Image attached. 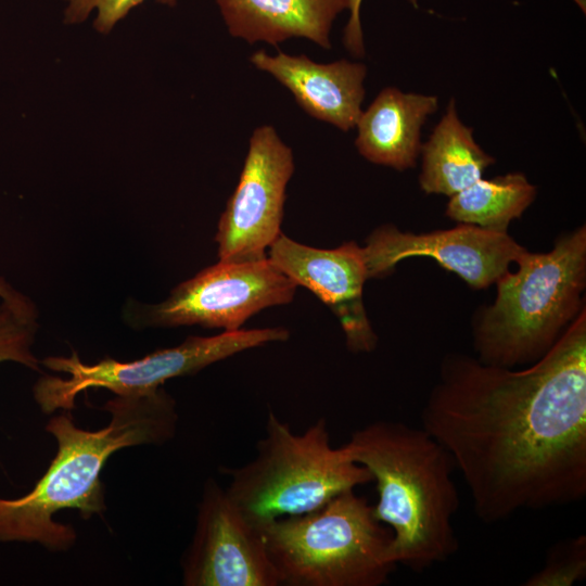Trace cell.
<instances>
[{
	"label": "cell",
	"mask_w": 586,
	"mask_h": 586,
	"mask_svg": "<svg viewBox=\"0 0 586 586\" xmlns=\"http://www.w3.org/2000/svg\"><path fill=\"white\" fill-rule=\"evenodd\" d=\"M421 423L450 455L484 523L584 499L585 308L525 369L447 356Z\"/></svg>",
	"instance_id": "1"
},
{
	"label": "cell",
	"mask_w": 586,
	"mask_h": 586,
	"mask_svg": "<svg viewBox=\"0 0 586 586\" xmlns=\"http://www.w3.org/2000/svg\"><path fill=\"white\" fill-rule=\"evenodd\" d=\"M417 7V0H409ZM362 0H348L349 18L344 28V46L355 56L365 54L364 35L360 24V7Z\"/></svg>",
	"instance_id": "21"
},
{
	"label": "cell",
	"mask_w": 586,
	"mask_h": 586,
	"mask_svg": "<svg viewBox=\"0 0 586 586\" xmlns=\"http://www.w3.org/2000/svg\"><path fill=\"white\" fill-rule=\"evenodd\" d=\"M297 284L268 257L218 262L174 288L158 304L128 302L124 318L135 329L200 326L235 331L260 310L289 304Z\"/></svg>",
	"instance_id": "8"
},
{
	"label": "cell",
	"mask_w": 586,
	"mask_h": 586,
	"mask_svg": "<svg viewBox=\"0 0 586 586\" xmlns=\"http://www.w3.org/2000/svg\"><path fill=\"white\" fill-rule=\"evenodd\" d=\"M229 33L272 46L303 37L330 49L331 26L348 0H216Z\"/></svg>",
	"instance_id": "15"
},
{
	"label": "cell",
	"mask_w": 586,
	"mask_h": 586,
	"mask_svg": "<svg viewBox=\"0 0 586 586\" xmlns=\"http://www.w3.org/2000/svg\"><path fill=\"white\" fill-rule=\"evenodd\" d=\"M267 257L297 285L313 292L337 317L353 353H370L378 342L364 306L362 289L368 280L362 249L345 242L335 249L301 244L280 233Z\"/></svg>",
	"instance_id": "12"
},
{
	"label": "cell",
	"mask_w": 586,
	"mask_h": 586,
	"mask_svg": "<svg viewBox=\"0 0 586 586\" xmlns=\"http://www.w3.org/2000/svg\"><path fill=\"white\" fill-rule=\"evenodd\" d=\"M37 324L34 303L20 292L0 304V364L14 361L41 372L40 361L33 353Z\"/></svg>",
	"instance_id": "18"
},
{
	"label": "cell",
	"mask_w": 586,
	"mask_h": 586,
	"mask_svg": "<svg viewBox=\"0 0 586 586\" xmlns=\"http://www.w3.org/2000/svg\"><path fill=\"white\" fill-rule=\"evenodd\" d=\"M224 472L230 477L229 497L258 528L279 518L310 512L345 491L372 482L369 471L353 461L343 446L331 445L324 418L295 433L271 411L254 458Z\"/></svg>",
	"instance_id": "6"
},
{
	"label": "cell",
	"mask_w": 586,
	"mask_h": 586,
	"mask_svg": "<svg viewBox=\"0 0 586 586\" xmlns=\"http://www.w3.org/2000/svg\"><path fill=\"white\" fill-rule=\"evenodd\" d=\"M342 446L375 482L373 514L393 533L397 564L421 573L456 553V467L436 440L421 426L381 420L356 430Z\"/></svg>",
	"instance_id": "3"
},
{
	"label": "cell",
	"mask_w": 586,
	"mask_h": 586,
	"mask_svg": "<svg viewBox=\"0 0 586 586\" xmlns=\"http://www.w3.org/2000/svg\"><path fill=\"white\" fill-rule=\"evenodd\" d=\"M421 154V189L425 193L449 198L480 180L483 171L495 163V158L475 142L473 129L458 117L454 99L426 143L422 144Z\"/></svg>",
	"instance_id": "16"
},
{
	"label": "cell",
	"mask_w": 586,
	"mask_h": 586,
	"mask_svg": "<svg viewBox=\"0 0 586 586\" xmlns=\"http://www.w3.org/2000/svg\"><path fill=\"white\" fill-rule=\"evenodd\" d=\"M64 23H84L90 13L95 12L94 28L109 34L114 26L133 8L145 0H64ZM163 4L174 5L177 0H156Z\"/></svg>",
	"instance_id": "20"
},
{
	"label": "cell",
	"mask_w": 586,
	"mask_h": 586,
	"mask_svg": "<svg viewBox=\"0 0 586 586\" xmlns=\"http://www.w3.org/2000/svg\"><path fill=\"white\" fill-rule=\"evenodd\" d=\"M361 249L368 279L387 276L405 258L425 256L476 289L495 283L525 250L507 232L470 224L417 234L384 225L368 237Z\"/></svg>",
	"instance_id": "11"
},
{
	"label": "cell",
	"mask_w": 586,
	"mask_h": 586,
	"mask_svg": "<svg viewBox=\"0 0 586 586\" xmlns=\"http://www.w3.org/2000/svg\"><path fill=\"white\" fill-rule=\"evenodd\" d=\"M586 576V536L559 542L546 557L544 565L532 574L524 586H572Z\"/></svg>",
	"instance_id": "19"
},
{
	"label": "cell",
	"mask_w": 586,
	"mask_h": 586,
	"mask_svg": "<svg viewBox=\"0 0 586 586\" xmlns=\"http://www.w3.org/2000/svg\"><path fill=\"white\" fill-rule=\"evenodd\" d=\"M535 196V186L521 173L481 178L450 196L446 215L460 224L507 232L510 221L519 218Z\"/></svg>",
	"instance_id": "17"
},
{
	"label": "cell",
	"mask_w": 586,
	"mask_h": 586,
	"mask_svg": "<svg viewBox=\"0 0 586 586\" xmlns=\"http://www.w3.org/2000/svg\"><path fill=\"white\" fill-rule=\"evenodd\" d=\"M111 415L98 431L79 429L69 411L49 420L46 430L58 450L48 470L26 495L0 498V543H38L51 551L75 545L73 526L55 522L53 514L77 510L88 520L105 510L101 471L117 450L139 445H162L176 433V403L163 388L141 396H116L100 408Z\"/></svg>",
	"instance_id": "2"
},
{
	"label": "cell",
	"mask_w": 586,
	"mask_h": 586,
	"mask_svg": "<svg viewBox=\"0 0 586 586\" xmlns=\"http://www.w3.org/2000/svg\"><path fill=\"white\" fill-rule=\"evenodd\" d=\"M250 61L288 88L310 116L343 131L356 127L365 98V64L347 60L317 63L304 54L279 51L270 55L263 50L254 52Z\"/></svg>",
	"instance_id": "13"
},
{
	"label": "cell",
	"mask_w": 586,
	"mask_h": 586,
	"mask_svg": "<svg viewBox=\"0 0 586 586\" xmlns=\"http://www.w3.org/2000/svg\"><path fill=\"white\" fill-rule=\"evenodd\" d=\"M259 531L279 585L382 586L398 565L392 531L354 489Z\"/></svg>",
	"instance_id": "5"
},
{
	"label": "cell",
	"mask_w": 586,
	"mask_h": 586,
	"mask_svg": "<svg viewBox=\"0 0 586 586\" xmlns=\"http://www.w3.org/2000/svg\"><path fill=\"white\" fill-rule=\"evenodd\" d=\"M17 291H15L2 277H0V297L1 300L9 298L13 296Z\"/></svg>",
	"instance_id": "22"
},
{
	"label": "cell",
	"mask_w": 586,
	"mask_h": 586,
	"mask_svg": "<svg viewBox=\"0 0 586 586\" xmlns=\"http://www.w3.org/2000/svg\"><path fill=\"white\" fill-rule=\"evenodd\" d=\"M518 270L495 283L497 296L474 329L483 364L514 368L540 359L582 310L586 281L585 226L558 239L551 251L524 250Z\"/></svg>",
	"instance_id": "4"
},
{
	"label": "cell",
	"mask_w": 586,
	"mask_h": 586,
	"mask_svg": "<svg viewBox=\"0 0 586 586\" xmlns=\"http://www.w3.org/2000/svg\"><path fill=\"white\" fill-rule=\"evenodd\" d=\"M283 327L224 331L214 336H188L181 344L158 349L141 359L118 361L105 357L97 364L71 356H50L41 364L52 371L65 372L67 379L42 375L34 385V397L44 413L56 409L71 411L79 393L106 388L116 396H141L155 393L169 379L194 374L209 365L250 348L289 339Z\"/></svg>",
	"instance_id": "7"
},
{
	"label": "cell",
	"mask_w": 586,
	"mask_h": 586,
	"mask_svg": "<svg viewBox=\"0 0 586 586\" xmlns=\"http://www.w3.org/2000/svg\"><path fill=\"white\" fill-rule=\"evenodd\" d=\"M435 95L388 87L377 95L357 122L355 145L369 162L405 170L421 153V128L437 109Z\"/></svg>",
	"instance_id": "14"
},
{
	"label": "cell",
	"mask_w": 586,
	"mask_h": 586,
	"mask_svg": "<svg viewBox=\"0 0 586 586\" xmlns=\"http://www.w3.org/2000/svg\"><path fill=\"white\" fill-rule=\"evenodd\" d=\"M181 568L186 586H279L259 528L214 479L204 485Z\"/></svg>",
	"instance_id": "10"
},
{
	"label": "cell",
	"mask_w": 586,
	"mask_h": 586,
	"mask_svg": "<svg viewBox=\"0 0 586 586\" xmlns=\"http://www.w3.org/2000/svg\"><path fill=\"white\" fill-rule=\"evenodd\" d=\"M294 173L290 146L270 125L257 127L235 190L218 221L215 241L220 262H253L281 233L285 190Z\"/></svg>",
	"instance_id": "9"
}]
</instances>
